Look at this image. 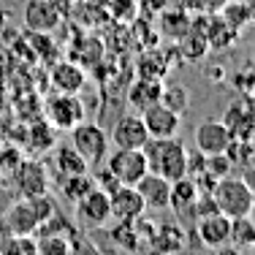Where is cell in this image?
<instances>
[{
	"label": "cell",
	"instance_id": "cell-1",
	"mask_svg": "<svg viewBox=\"0 0 255 255\" xmlns=\"http://www.w3.org/2000/svg\"><path fill=\"white\" fill-rule=\"evenodd\" d=\"M54 212H57V206H54L49 193L19 198V201H11V206L3 212L0 226L8 236H33L41 228V223H46Z\"/></svg>",
	"mask_w": 255,
	"mask_h": 255
},
{
	"label": "cell",
	"instance_id": "cell-2",
	"mask_svg": "<svg viewBox=\"0 0 255 255\" xmlns=\"http://www.w3.org/2000/svg\"><path fill=\"white\" fill-rule=\"evenodd\" d=\"M141 152L147 157V171L160 174L168 182L187 177V149L177 136L174 138H149Z\"/></svg>",
	"mask_w": 255,
	"mask_h": 255
},
{
	"label": "cell",
	"instance_id": "cell-3",
	"mask_svg": "<svg viewBox=\"0 0 255 255\" xmlns=\"http://www.w3.org/2000/svg\"><path fill=\"white\" fill-rule=\"evenodd\" d=\"M209 193H212V198H215L217 212L226 215L228 220H239V217H250L253 215L255 193H253L250 182H247L245 177L228 174V177L217 179Z\"/></svg>",
	"mask_w": 255,
	"mask_h": 255
},
{
	"label": "cell",
	"instance_id": "cell-4",
	"mask_svg": "<svg viewBox=\"0 0 255 255\" xmlns=\"http://www.w3.org/2000/svg\"><path fill=\"white\" fill-rule=\"evenodd\" d=\"M71 147L87 166H98L109 155V133L98 123H79L71 128Z\"/></svg>",
	"mask_w": 255,
	"mask_h": 255
},
{
	"label": "cell",
	"instance_id": "cell-5",
	"mask_svg": "<svg viewBox=\"0 0 255 255\" xmlns=\"http://www.w3.org/2000/svg\"><path fill=\"white\" fill-rule=\"evenodd\" d=\"M109 141L117 149H144V144L149 141V133L144 128V120L138 112H125L114 120Z\"/></svg>",
	"mask_w": 255,
	"mask_h": 255
},
{
	"label": "cell",
	"instance_id": "cell-6",
	"mask_svg": "<svg viewBox=\"0 0 255 255\" xmlns=\"http://www.w3.org/2000/svg\"><path fill=\"white\" fill-rule=\"evenodd\" d=\"M106 168L114 174L120 185L133 187L147 174V157L141 149H114L112 155H106Z\"/></svg>",
	"mask_w": 255,
	"mask_h": 255
},
{
	"label": "cell",
	"instance_id": "cell-7",
	"mask_svg": "<svg viewBox=\"0 0 255 255\" xmlns=\"http://www.w3.org/2000/svg\"><path fill=\"white\" fill-rule=\"evenodd\" d=\"M14 196L19 198H33L49 193V174H46L44 163L38 160H19L14 168Z\"/></svg>",
	"mask_w": 255,
	"mask_h": 255
},
{
	"label": "cell",
	"instance_id": "cell-8",
	"mask_svg": "<svg viewBox=\"0 0 255 255\" xmlns=\"http://www.w3.org/2000/svg\"><path fill=\"white\" fill-rule=\"evenodd\" d=\"M76 220L84 228H106L112 220V206H109V193L101 187H93L87 196L76 201Z\"/></svg>",
	"mask_w": 255,
	"mask_h": 255
},
{
	"label": "cell",
	"instance_id": "cell-9",
	"mask_svg": "<svg viewBox=\"0 0 255 255\" xmlns=\"http://www.w3.org/2000/svg\"><path fill=\"white\" fill-rule=\"evenodd\" d=\"M46 117L54 128H63V130H71L84 120V103L79 95H63L54 93L49 101H46Z\"/></svg>",
	"mask_w": 255,
	"mask_h": 255
},
{
	"label": "cell",
	"instance_id": "cell-10",
	"mask_svg": "<svg viewBox=\"0 0 255 255\" xmlns=\"http://www.w3.org/2000/svg\"><path fill=\"white\" fill-rule=\"evenodd\" d=\"M22 19H25L30 33L49 35L63 25V11H60L52 0H27Z\"/></svg>",
	"mask_w": 255,
	"mask_h": 255
},
{
	"label": "cell",
	"instance_id": "cell-11",
	"mask_svg": "<svg viewBox=\"0 0 255 255\" xmlns=\"http://www.w3.org/2000/svg\"><path fill=\"white\" fill-rule=\"evenodd\" d=\"M231 133L223 125V120H201L196 128V149L206 157L212 155H226V149L231 147Z\"/></svg>",
	"mask_w": 255,
	"mask_h": 255
},
{
	"label": "cell",
	"instance_id": "cell-12",
	"mask_svg": "<svg viewBox=\"0 0 255 255\" xmlns=\"http://www.w3.org/2000/svg\"><path fill=\"white\" fill-rule=\"evenodd\" d=\"M109 206H112V220L117 223H136L147 212L136 187H128V185H117L109 193Z\"/></svg>",
	"mask_w": 255,
	"mask_h": 255
},
{
	"label": "cell",
	"instance_id": "cell-13",
	"mask_svg": "<svg viewBox=\"0 0 255 255\" xmlns=\"http://www.w3.org/2000/svg\"><path fill=\"white\" fill-rule=\"evenodd\" d=\"M141 120H144V128H147L149 138H174L179 133L182 114L168 109L166 103H155V106L141 112Z\"/></svg>",
	"mask_w": 255,
	"mask_h": 255
},
{
	"label": "cell",
	"instance_id": "cell-14",
	"mask_svg": "<svg viewBox=\"0 0 255 255\" xmlns=\"http://www.w3.org/2000/svg\"><path fill=\"white\" fill-rule=\"evenodd\" d=\"M133 187H136V193L141 196V201H144V206H147V209H155V212L168 209V198H171V182L163 179L160 174L147 171Z\"/></svg>",
	"mask_w": 255,
	"mask_h": 255
},
{
	"label": "cell",
	"instance_id": "cell-15",
	"mask_svg": "<svg viewBox=\"0 0 255 255\" xmlns=\"http://www.w3.org/2000/svg\"><path fill=\"white\" fill-rule=\"evenodd\" d=\"M196 236L201 239V245L217 250V247H223L231 242V220L226 215H220V212L198 217L196 220Z\"/></svg>",
	"mask_w": 255,
	"mask_h": 255
},
{
	"label": "cell",
	"instance_id": "cell-16",
	"mask_svg": "<svg viewBox=\"0 0 255 255\" xmlns=\"http://www.w3.org/2000/svg\"><path fill=\"white\" fill-rule=\"evenodd\" d=\"M49 82L54 87V93L63 95H79L82 87L87 84V71L82 65H76L74 60H63L49 71Z\"/></svg>",
	"mask_w": 255,
	"mask_h": 255
},
{
	"label": "cell",
	"instance_id": "cell-17",
	"mask_svg": "<svg viewBox=\"0 0 255 255\" xmlns=\"http://www.w3.org/2000/svg\"><path fill=\"white\" fill-rule=\"evenodd\" d=\"M223 125L228 128L234 141H250L253 138V106L247 98H239L234 103H228Z\"/></svg>",
	"mask_w": 255,
	"mask_h": 255
},
{
	"label": "cell",
	"instance_id": "cell-18",
	"mask_svg": "<svg viewBox=\"0 0 255 255\" xmlns=\"http://www.w3.org/2000/svg\"><path fill=\"white\" fill-rule=\"evenodd\" d=\"M198 190H201V187H198V182L193 177L171 182V198H168V206L174 209V215H177L179 220H187V217H190V220L196 223V212H193V206H196Z\"/></svg>",
	"mask_w": 255,
	"mask_h": 255
},
{
	"label": "cell",
	"instance_id": "cell-19",
	"mask_svg": "<svg viewBox=\"0 0 255 255\" xmlns=\"http://www.w3.org/2000/svg\"><path fill=\"white\" fill-rule=\"evenodd\" d=\"M163 95V79H147V76H138L136 82L128 87V103H130L133 112L141 114L144 109L160 103Z\"/></svg>",
	"mask_w": 255,
	"mask_h": 255
},
{
	"label": "cell",
	"instance_id": "cell-20",
	"mask_svg": "<svg viewBox=\"0 0 255 255\" xmlns=\"http://www.w3.org/2000/svg\"><path fill=\"white\" fill-rule=\"evenodd\" d=\"M204 38H206V46L215 52H226L231 49V44H236V38H239V33H234L226 22L220 19V14L215 16H206L204 19Z\"/></svg>",
	"mask_w": 255,
	"mask_h": 255
},
{
	"label": "cell",
	"instance_id": "cell-21",
	"mask_svg": "<svg viewBox=\"0 0 255 255\" xmlns=\"http://www.w3.org/2000/svg\"><path fill=\"white\" fill-rule=\"evenodd\" d=\"M220 19L234 30V33H242L253 25V5L250 0H228L220 11Z\"/></svg>",
	"mask_w": 255,
	"mask_h": 255
},
{
	"label": "cell",
	"instance_id": "cell-22",
	"mask_svg": "<svg viewBox=\"0 0 255 255\" xmlns=\"http://www.w3.org/2000/svg\"><path fill=\"white\" fill-rule=\"evenodd\" d=\"M103 54H106V49H103L101 41L95 38V35H84V38H79L74 44V54H71V60L87 71V68H93V65L101 63Z\"/></svg>",
	"mask_w": 255,
	"mask_h": 255
},
{
	"label": "cell",
	"instance_id": "cell-23",
	"mask_svg": "<svg viewBox=\"0 0 255 255\" xmlns=\"http://www.w3.org/2000/svg\"><path fill=\"white\" fill-rule=\"evenodd\" d=\"M160 30L166 35H171L174 41H179L182 35L190 30V14H187L185 8H171V5H168L160 14Z\"/></svg>",
	"mask_w": 255,
	"mask_h": 255
},
{
	"label": "cell",
	"instance_id": "cell-24",
	"mask_svg": "<svg viewBox=\"0 0 255 255\" xmlns=\"http://www.w3.org/2000/svg\"><path fill=\"white\" fill-rule=\"evenodd\" d=\"M152 245H157V250L160 253H179L182 247H185V231H182L179 226H160L152 234Z\"/></svg>",
	"mask_w": 255,
	"mask_h": 255
},
{
	"label": "cell",
	"instance_id": "cell-25",
	"mask_svg": "<svg viewBox=\"0 0 255 255\" xmlns=\"http://www.w3.org/2000/svg\"><path fill=\"white\" fill-rule=\"evenodd\" d=\"M57 171L60 177H76V174H87V163L82 160V157L76 155V149L71 147H60L57 149Z\"/></svg>",
	"mask_w": 255,
	"mask_h": 255
},
{
	"label": "cell",
	"instance_id": "cell-26",
	"mask_svg": "<svg viewBox=\"0 0 255 255\" xmlns=\"http://www.w3.org/2000/svg\"><path fill=\"white\" fill-rule=\"evenodd\" d=\"M0 255H38L33 236H0Z\"/></svg>",
	"mask_w": 255,
	"mask_h": 255
},
{
	"label": "cell",
	"instance_id": "cell-27",
	"mask_svg": "<svg viewBox=\"0 0 255 255\" xmlns=\"http://www.w3.org/2000/svg\"><path fill=\"white\" fill-rule=\"evenodd\" d=\"M60 182H63V196L68 198V201H74V204L95 187V179L90 177V174H76V177H65Z\"/></svg>",
	"mask_w": 255,
	"mask_h": 255
},
{
	"label": "cell",
	"instance_id": "cell-28",
	"mask_svg": "<svg viewBox=\"0 0 255 255\" xmlns=\"http://www.w3.org/2000/svg\"><path fill=\"white\" fill-rule=\"evenodd\" d=\"M38 255H71V239L68 236H54V234H41L35 239Z\"/></svg>",
	"mask_w": 255,
	"mask_h": 255
},
{
	"label": "cell",
	"instance_id": "cell-29",
	"mask_svg": "<svg viewBox=\"0 0 255 255\" xmlns=\"http://www.w3.org/2000/svg\"><path fill=\"white\" fill-rule=\"evenodd\" d=\"M160 103H166L168 109H174L177 114H182L187 109V90L182 87V84H163V95H160Z\"/></svg>",
	"mask_w": 255,
	"mask_h": 255
},
{
	"label": "cell",
	"instance_id": "cell-30",
	"mask_svg": "<svg viewBox=\"0 0 255 255\" xmlns=\"http://www.w3.org/2000/svg\"><path fill=\"white\" fill-rule=\"evenodd\" d=\"M228 0H182V8L193 16H215L223 11Z\"/></svg>",
	"mask_w": 255,
	"mask_h": 255
},
{
	"label": "cell",
	"instance_id": "cell-31",
	"mask_svg": "<svg viewBox=\"0 0 255 255\" xmlns=\"http://www.w3.org/2000/svg\"><path fill=\"white\" fill-rule=\"evenodd\" d=\"M138 76H147V79H163V74L168 71V60L160 57V52L149 49V54L141 60V65H138Z\"/></svg>",
	"mask_w": 255,
	"mask_h": 255
},
{
	"label": "cell",
	"instance_id": "cell-32",
	"mask_svg": "<svg viewBox=\"0 0 255 255\" xmlns=\"http://www.w3.org/2000/svg\"><path fill=\"white\" fill-rule=\"evenodd\" d=\"M112 239L117 242L120 247H128V250H136V247L141 245V236L136 234V223H120V226L112 231Z\"/></svg>",
	"mask_w": 255,
	"mask_h": 255
},
{
	"label": "cell",
	"instance_id": "cell-33",
	"mask_svg": "<svg viewBox=\"0 0 255 255\" xmlns=\"http://www.w3.org/2000/svg\"><path fill=\"white\" fill-rule=\"evenodd\" d=\"M231 239H234V245L239 247H250L255 234H253V223L250 217H239V220H231Z\"/></svg>",
	"mask_w": 255,
	"mask_h": 255
},
{
	"label": "cell",
	"instance_id": "cell-34",
	"mask_svg": "<svg viewBox=\"0 0 255 255\" xmlns=\"http://www.w3.org/2000/svg\"><path fill=\"white\" fill-rule=\"evenodd\" d=\"M136 5H138V11H141L144 16H149V19H157V16H160L171 3H168V0H136Z\"/></svg>",
	"mask_w": 255,
	"mask_h": 255
},
{
	"label": "cell",
	"instance_id": "cell-35",
	"mask_svg": "<svg viewBox=\"0 0 255 255\" xmlns=\"http://www.w3.org/2000/svg\"><path fill=\"white\" fill-rule=\"evenodd\" d=\"M93 179H95V187H101V190H106V193H112L114 187L120 185V182L114 179V174L109 171V168H103V171H101V174H95Z\"/></svg>",
	"mask_w": 255,
	"mask_h": 255
}]
</instances>
